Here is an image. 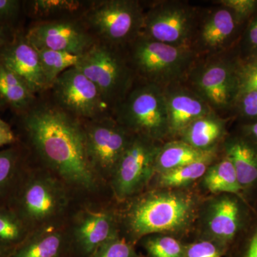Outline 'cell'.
Segmentation results:
<instances>
[{
  "label": "cell",
  "mask_w": 257,
  "mask_h": 257,
  "mask_svg": "<svg viewBox=\"0 0 257 257\" xmlns=\"http://www.w3.org/2000/svg\"><path fill=\"white\" fill-rule=\"evenodd\" d=\"M27 150L69 189L91 192L99 179L88 162L83 121L52 101L37 99L18 114Z\"/></svg>",
  "instance_id": "obj_1"
},
{
  "label": "cell",
  "mask_w": 257,
  "mask_h": 257,
  "mask_svg": "<svg viewBox=\"0 0 257 257\" xmlns=\"http://www.w3.org/2000/svg\"><path fill=\"white\" fill-rule=\"evenodd\" d=\"M69 189L45 167L38 170L29 165L8 207L32 232L58 224L68 209Z\"/></svg>",
  "instance_id": "obj_2"
},
{
  "label": "cell",
  "mask_w": 257,
  "mask_h": 257,
  "mask_svg": "<svg viewBox=\"0 0 257 257\" xmlns=\"http://www.w3.org/2000/svg\"><path fill=\"white\" fill-rule=\"evenodd\" d=\"M125 50L137 78L162 89L182 84L199 56L192 49L172 46L142 35Z\"/></svg>",
  "instance_id": "obj_3"
},
{
  "label": "cell",
  "mask_w": 257,
  "mask_h": 257,
  "mask_svg": "<svg viewBox=\"0 0 257 257\" xmlns=\"http://www.w3.org/2000/svg\"><path fill=\"white\" fill-rule=\"evenodd\" d=\"M76 67L95 84L112 114L136 82L125 48L99 41L83 55Z\"/></svg>",
  "instance_id": "obj_4"
},
{
  "label": "cell",
  "mask_w": 257,
  "mask_h": 257,
  "mask_svg": "<svg viewBox=\"0 0 257 257\" xmlns=\"http://www.w3.org/2000/svg\"><path fill=\"white\" fill-rule=\"evenodd\" d=\"M145 10L135 0H94L82 22L96 41L126 48L141 35Z\"/></svg>",
  "instance_id": "obj_5"
},
{
  "label": "cell",
  "mask_w": 257,
  "mask_h": 257,
  "mask_svg": "<svg viewBox=\"0 0 257 257\" xmlns=\"http://www.w3.org/2000/svg\"><path fill=\"white\" fill-rule=\"evenodd\" d=\"M113 116L130 133L152 141L170 132L164 89L150 83L134 86Z\"/></svg>",
  "instance_id": "obj_6"
},
{
  "label": "cell",
  "mask_w": 257,
  "mask_h": 257,
  "mask_svg": "<svg viewBox=\"0 0 257 257\" xmlns=\"http://www.w3.org/2000/svg\"><path fill=\"white\" fill-rule=\"evenodd\" d=\"M192 211L188 197L172 193L148 194L132 204L126 222L134 235L143 236L181 229L188 222Z\"/></svg>",
  "instance_id": "obj_7"
},
{
  "label": "cell",
  "mask_w": 257,
  "mask_h": 257,
  "mask_svg": "<svg viewBox=\"0 0 257 257\" xmlns=\"http://www.w3.org/2000/svg\"><path fill=\"white\" fill-rule=\"evenodd\" d=\"M199 21L197 12L189 5L179 1L160 2L145 11L141 35L192 50Z\"/></svg>",
  "instance_id": "obj_8"
},
{
  "label": "cell",
  "mask_w": 257,
  "mask_h": 257,
  "mask_svg": "<svg viewBox=\"0 0 257 257\" xmlns=\"http://www.w3.org/2000/svg\"><path fill=\"white\" fill-rule=\"evenodd\" d=\"M88 162L99 181L112 177L133 135L113 115L83 121Z\"/></svg>",
  "instance_id": "obj_9"
},
{
  "label": "cell",
  "mask_w": 257,
  "mask_h": 257,
  "mask_svg": "<svg viewBox=\"0 0 257 257\" xmlns=\"http://www.w3.org/2000/svg\"><path fill=\"white\" fill-rule=\"evenodd\" d=\"M50 90L54 104L81 121L113 115L95 84L76 67L61 74Z\"/></svg>",
  "instance_id": "obj_10"
},
{
  "label": "cell",
  "mask_w": 257,
  "mask_h": 257,
  "mask_svg": "<svg viewBox=\"0 0 257 257\" xmlns=\"http://www.w3.org/2000/svg\"><path fill=\"white\" fill-rule=\"evenodd\" d=\"M187 79L189 87L214 112L228 110L234 106L238 96L236 62L218 58L197 63Z\"/></svg>",
  "instance_id": "obj_11"
},
{
  "label": "cell",
  "mask_w": 257,
  "mask_h": 257,
  "mask_svg": "<svg viewBox=\"0 0 257 257\" xmlns=\"http://www.w3.org/2000/svg\"><path fill=\"white\" fill-rule=\"evenodd\" d=\"M159 149L150 139L133 135L111 177L119 199L131 197L145 187L155 170Z\"/></svg>",
  "instance_id": "obj_12"
},
{
  "label": "cell",
  "mask_w": 257,
  "mask_h": 257,
  "mask_svg": "<svg viewBox=\"0 0 257 257\" xmlns=\"http://www.w3.org/2000/svg\"><path fill=\"white\" fill-rule=\"evenodd\" d=\"M37 50L47 49L84 55L96 42L81 20L34 23L25 33Z\"/></svg>",
  "instance_id": "obj_13"
},
{
  "label": "cell",
  "mask_w": 257,
  "mask_h": 257,
  "mask_svg": "<svg viewBox=\"0 0 257 257\" xmlns=\"http://www.w3.org/2000/svg\"><path fill=\"white\" fill-rule=\"evenodd\" d=\"M0 62L14 72L35 94L50 90L38 52L19 31L15 38L0 51Z\"/></svg>",
  "instance_id": "obj_14"
},
{
  "label": "cell",
  "mask_w": 257,
  "mask_h": 257,
  "mask_svg": "<svg viewBox=\"0 0 257 257\" xmlns=\"http://www.w3.org/2000/svg\"><path fill=\"white\" fill-rule=\"evenodd\" d=\"M239 25L227 8L221 5L214 8L201 21L199 19L192 50L198 55H217L229 46Z\"/></svg>",
  "instance_id": "obj_15"
},
{
  "label": "cell",
  "mask_w": 257,
  "mask_h": 257,
  "mask_svg": "<svg viewBox=\"0 0 257 257\" xmlns=\"http://www.w3.org/2000/svg\"><path fill=\"white\" fill-rule=\"evenodd\" d=\"M170 132L182 133L199 118L214 112L200 96L182 84L164 89Z\"/></svg>",
  "instance_id": "obj_16"
},
{
  "label": "cell",
  "mask_w": 257,
  "mask_h": 257,
  "mask_svg": "<svg viewBox=\"0 0 257 257\" xmlns=\"http://www.w3.org/2000/svg\"><path fill=\"white\" fill-rule=\"evenodd\" d=\"M74 242L85 254L91 255L103 243L117 236L114 219L104 211H83L76 218L72 230Z\"/></svg>",
  "instance_id": "obj_17"
},
{
  "label": "cell",
  "mask_w": 257,
  "mask_h": 257,
  "mask_svg": "<svg viewBox=\"0 0 257 257\" xmlns=\"http://www.w3.org/2000/svg\"><path fill=\"white\" fill-rule=\"evenodd\" d=\"M29 152L20 143L0 150V207H8L29 167Z\"/></svg>",
  "instance_id": "obj_18"
},
{
  "label": "cell",
  "mask_w": 257,
  "mask_h": 257,
  "mask_svg": "<svg viewBox=\"0 0 257 257\" xmlns=\"http://www.w3.org/2000/svg\"><path fill=\"white\" fill-rule=\"evenodd\" d=\"M92 0H31L24 1V13L35 23L82 20Z\"/></svg>",
  "instance_id": "obj_19"
},
{
  "label": "cell",
  "mask_w": 257,
  "mask_h": 257,
  "mask_svg": "<svg viewBox=\"0 0 257 257\" xmlns=\"http://www.w3.org/2000/svg\"><path fill=\"white\" fill-rule=\"evenodd\" d=\"M65 234L58 225L35 230L9 257H60L65 243Z\"/></svg>",
  "instance_id": "obj_20"
},
{
  "label": "cell",
  "mask_w": 257,
  "mask_h": 257,
  "mask_svg": "<svg viewBox=\"0 0 257 257\" xmlns=\"http://www.w3.org/2000/svg\"><path fill=\"white\" fill-rule=\"evenodd\" d=\"M36 94L16 74L0 62V106H7L22 114L37 101Z\"/></svg>",
  "instance_id": "obj_21"
},
{
  "label": "cell",
  "mask_w": 257,
  "mask_h": 257,
  "mask_svg": "<svg viewBox=\"0 0 257 257\" xmlns=\"http://www.w3.org/2000/svg\"><path fill=\"white\" fill-rule=\"evenodd\" d=\"M213 157V150H198L184 142L171 143L159 149L155 160V170H160L161 172H167Z\"/></svg>",
  "instance_id": "obj_22"
},
{
  "label": "cell",
  "mask_w": 257,
  "mask_h": 257,
  "mask_svg": "<svg viewBox=\"0 0 257 257\" xmlns=\"http://www.w3.org/2000/svg\"><path fill=\"white\" fill-rule=\"evenodd\" d=\"M225 121L215 112L199 118L182 133L184 143L201 150H212L211 147L220 139L224 132Z\"/></svg>",
  "instance_id": "obj_23"
},
{
  "label": "cell",
  "mask_w": 257,
  "mask_h": 257,
  "mask_svg": "<svg viewBox=\"0 0 257 257\" xmlns=\"http://www.w3.org/2000/svg\"><path fill=\"white\" fill-rule=\"evenodd\" d=\"M226 157L234 166L241 187L253 184L257 179V152L242 140H235L226 146Z\"/></svg>",
  "instance_id": "obj_24"
},
{
  "label": "cell",
  "mask_w": 257,
  "mask_h": 257,
  "mask_svg": "<svg viewBox=\"0 0 257 257\" xmlns=\"http://www.w3.org/2000/svg\"><path fill=\"white\" fill-rule=\"evenodd\" d=\"M239 209L233 199L226 198L216 203L209 221L211 232L223 239L234 237L238 227Z\"/></svg>",
  "instance_id": "obj_25"
},
{
  "label": "cell",
  "mask_w": 257,
  "mask_h": 257,
  "mask_svg": "<svg viewBox=\"0 0 257 257\" xmlns=\"http://www.w3.org/2000/svg\"><path fill=\"white\" fill-rule=\"evenodd\" d=\"M30 233L14 211L8 207H0V247L13 251Z\"/></svg>",
  "instance_id": "obj_26"
},
{
  "label": "cell",
  "mask_w": 257,
  "mask_h": 257,
  "mask_svg": "<svg viewBox=\"0 0 257 257\" xmlns=\"http://www.w3.org/2000/svg\"><path fill=\"white\" fill-rule=\"evenodd\" d=\"M37 50L50 88L61 74L67 69L77 67L83 56L47 49Z\"/></svg>",
  "instance_id": "obj_27"
},
{
  "label": "cell",
  "mask_w": 257,
  "mask_h": 257,
  "mask_svg": "<svg viewBox=\"0 0 257 257\" xmlns=\"http://www.w3.org/2000/svg\"><path fill=\"white\" fill-rule=\"evenodd\" d=\"M204 181L212 192L237 193L241 187L234 166L227 157L208 171Z\"/></svg>",
  "instance_id": "obj_28"
},
{
  "label": "cell",
  "mask_w": 257,
  "mask_h": 257,
  "mask_svg": "<svg viewBox=\"0 0 257 257\" xmlns=\"http://www.w3.org/2000/svg\"><path fill=\"white\" fill-rule=\"evenodd\" d=\"M211 159L198 161L174 170L162 172L160 183L165 187H173L192 182L206 173Z\"/></svg>",
  "instance_id": "obj_29"
},
{
  "label": "cell",
  "mask_w": 257,
  "mask_h": 257,
  "mask_svg": "<svg viewBox=\"0 0 257 257\" xmlns=\"http://www.w3.org/2000/svg\"><path fill=\"white\" fill-rule=\"evenodd\" d=\"M147 251L152 257H185L181 243L171 236H162L147 240Z\"/></svg>",
  "instance_id": "obj_30"
},
{
  "label": "cell",
  "mask_w": 257,
  "mask_h": 257,
  "mask_svg": "<svg viewBox=\"0 0 257 257\" xmlns=\"http://www.w3.org/2000/svg\"><path fill=\"white\" fill-rule=\"evenodd\" d=\"M238 96L248 92H257V60L249 58L236 62Z\"/></svg>",
  "instance_id": "obj_31"
},
{
  "label": "cell",
  "mask_w": 257,
  "mask_h": 257,
  "mask_svg": "<svg viewBox=\"0 0 257 257\" xmlns=\"http://www.w3.org/2000/svg\"><path fill=\"white\" fill-rule=\"evenodd\" d=\"M91 257H135L133 246L117 236L101 244Z\"/></svg>",
  "instance_id": "obj_32"
},
{
  "label": "cell",
  "mask_w": 257,
  "mask_h": 257,
  "mask_svg": "<svg viewBox=\"0 0 257 257\" xmlns=\"http://www.w3.org/2000/svg\"><path fill=\"white\" fill-rule=\"evenodd\" d=\"M23 12L24 1L0 0V24L19 31L16 25Z\"/></svg>",
  "instance_id": "obj_33"
},
{
  "label": "cell",
  "mask_w": 257,
  "mask_h": 257,
  "mask_svg": "<svg viewBox=\"0 0 257 257\" xmlns=\"http://www.w3.org/2000/svg\"><path fill=\"white\" fill-rule=\"evenodd\" d=\"M217 3L229 10L239 24L247 20L257 11V0H220Z\"/></svg>",
  "instance_id": "obj_34"
},
{
  "label": "cell",
  "mask_w": 257,
  "mask_h": 257,
  "mask_svg": "<svg viewBox=\"0 0 257 257\" xmlns=\"http://www.w3.org/2000/svg\"><path fill=\"white\" fill-rule=\"evenodd\" d=\"M234 106L243 117L257 121V92L241 94L236 98Z\"/></svg>",
  "instance_id": "obj_35"
},
{
  "label": "cell",
  "mask_w": 257,
  "mask_h": 257,
  "mask_svg": "<svg viewBox=\"0 0 257 257\" xmlns=\"http://www.w3.org/2000/svg\"><path fill=\"white\" fill-rule=\"evenodd\" d=\"M218 248L210 241H204L190 245L186 251V257H220Z\"/></svg>",
  "instance_id": "obj_36"
},
{
  "label": "cell",
  "mask_w": 257,
  "mask_h": 257,
  "mask_svg": "<svg viewBox=\"0 0 257 257\" xmlns=\"http://www.w3.org/2000/svg\"><path fill=\"white\" fill-rule=\"evenodd\" d=\"M20 143V140L9 124L0 117V149L12 146Z\"/></svg>",
  "instance_id": "obj_37"
},
{
  "label": "cell",
  "mask_w": 257,
  "mask_h": 257,
  "mask_svg": "<svg viewBox=\"0 0 257 257\" xmlns=\"http://www.w3.org/2000/svg\"><path fill=\"white\" fill-rule=\"evenodd\" d=\"M18 32L0 24V51L15 38Z\"/></svg>",
  "instance_id": "obj_38"
},
{
  "label": "cell",
  "mask_w": 257,
  "mask_h": 257,
  "mask_svg": "<svg viewBox=\"0 0 257 257\" xmlns=\"http://www.w3.org/2000/svg\"><path fill=\"white\" fill-rule=\"evenodd\" d=\"M246 42L251 50L257 47V16L248 26L246 31Z\"/></svg>",
  "instance_id": "obj_39"
},
{
  "label": "cell",
  "mask_w": 257,
  "mask_h": 257,
  "mask_svg": "<svg viewBox=\"0 0 257 257\" xmlns=\"http://www.w3.org/2000/svg\"><path fill=\"white\" fill-rule=\"evenodd\" d=\"M246 257H257V231L250 243Z\"/></svg>",
  "instance_id": "obj_40"
},
{
  "label": "cell",
  "mask_w": 257,
  "mask_h": 257,
  "mask_svg": "<svg viewBox=\"0 0 257 257\" xmlns=\"http://www.w3.org/2000/svg\"><path fill=\"white\" fill-rule=\"evenodd\" d=\"M246 130H248V133L251 135V136H252L253 138L257 142V121L246 126Z\"/></svg>",
  "instance_id": "obj_41"
},
{
  "label": "cell",
  "mask_w": 257,
  "mask_h": 257,
  "mask_svg": "<svg viewBox=\"0 0 257 257\" xmlns=\"http://www.w3.org/2000/svg\"><path fill=\"white\" fill-rule=\"evenodd\" d=\"M11 250L5 249L0 247V257H9L10 253H12Z\"/></svg>",
  "instance_id": "obj_42"
},
{
  "label": "cell",
  "mask_w": 257,
  "mask_h": 257,
  "mask_svg": "<svg viewBox=\"0 0 257 257\" xmlns=\"http://www.w3.org/2000/svg\"><path fill=\"white\" fill-rule=\"evenodd\" d=\"M250 58L257 60V47H256V48L253 49L252 53H251V57H250Z\"/></svg>",
  "instance_id": "obj_43"
}]
</instances>
